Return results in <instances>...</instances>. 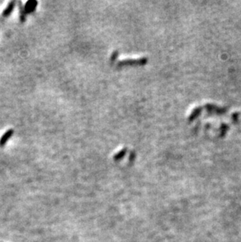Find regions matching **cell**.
Wrapping results in <instances>:
<instances>
[{
  "instance_id": "1",
  "label": "cell",
  "mask_w": 241,
  "mask_h": 242,
  "mask_svg": "<svg viewBox=\"0 0 241 242\" xmlns=\"http://www.w3.org/2000/svg\"><path fill=\"white\" fill-rule=\"evenodd\" d=\"M38 2L37 1H32V0H29L24 5V11H25L26 14H29L31 13H33L34 11L35 10L36 7H37Z\"/></svg>"
},
{
  "instance_id": "2",
  "label": "cell",
  "mask_w": 241,
  "mask_h": 242,
  "mask_svg": "<svg viewBox=\"0 0 241 242\" xmlns=\"http://www.w3.org/2000/svg\"><path fill=\"white\" fill-rule=\"evenodd\" d=\"M13 133H14V132H13V129H9V130H7L4 134L2 135V136L1 137V139H0V146H1V147L5 146V144L7 143V142L8 141L9 139H10V137L13 136Z\"/></svg>"
},
{
  "instance_id": "3",
  "label": "cell",
  "mask_w": 241,
  "mask_h": 242,
  "mask_svg": "<svg viewBox=\"0 0 241 242\" xmlns=\"http://www.w3.org/2000/svg\"><path fill=\"white\" fill-rule=\"evenodd\" d=\"M15 3H16L15 1H11L10 2H9V4L7 5V8L5 9L4 11H3V13H2V17H7L11 14V13L13 12V9H14L15 7Z\"/></svg>"
},
{
  "instance_id": "4",
  "label": "cell",
  "mask_w": 241,
  "mask_h": 242,
  "mask_svg": "<svg viewBox=\"0 0 241 242\" xmlns=\"http://www.w3.org/2000/svg\"><path fill=\"white\" fill-rule=\"evenodd\" d=\"M18 5H19V11H20V21L21 22H24L26 20V13L24 11V7L22 5V2H18Z\"/></svg>"
}]
</instances>
